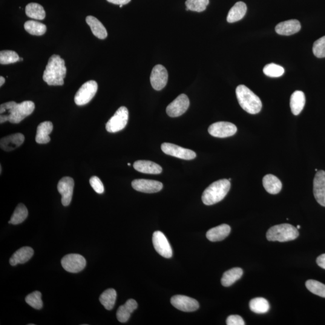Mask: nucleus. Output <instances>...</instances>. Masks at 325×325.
<instances>
[{
	"label": "nucleus",
	"instance_id": "obj_43",
	"mask_svg": "<svg viewBox=\"0 0 325 325\" xmlns=\"http://www.w3.org/2000/svg\"><path fill=\"white\" fill-rule=\"evenodd\" d=\"M316 262L319 266L322 267V269H325V254H322L318 257Z\"/></svg>",
	"mask_w": 325,
	"mask_h": 325
},
{
	"label": "nucleus",
	"instance_id": "obj_13",
	"mask_svg": "<svg viewBox=\"0 0 325 325\" xmlns=\"http://www.w3.org/2000/svg\"><path fill=\"white\" fill-rule=\"evenodd\" d=\"M168 79V71L165 67L162 65L155 66L152 69L150 77L152 87L155 90L161 91L165 87Z\"/></svg>",
	"mask_w": 325,
	"mask_h": 325
},
{
	"label": "nucleus",
	"instance_id": "obj_33",
	"mask_svg": "<svg viewBox=\"0 0 325 325\" xmlns=\"http://www.w3.org/2000/svg\"><path fill=\"white\" fill-rule=\"evenodd\" d=\"M24 28L27 32L34 36H42L47 31V26L41 22L34 21L25 22Z\"/></svg>",
	"mask_w": 325,
	"mask_h": 325
},
{
	"label": "nucleus",
	"instance_id": "obj_26",
	"mask_svg": "<svg viewBox=\"0 0 325 325\" xmlns=\"http://www.w3.org/2000/svg\"><path fill=\"white\" fill-rule=\"evenodd\" d=\"M86 21L90 27L95 36L100 39H105L108 36V31L99 19L93 16L86 17Z\"/></svg>",
	"mask_w": 325,
	"mask_h": 325
},
{
	"label": "nucleus",
	"instance_id": "obj_1",
	"mask_svg": "<svg viewBox=\"0 0 325 325\" xmlns=\"http://www.w3.org/2000/svg\"><path fill=\"white\" fill-rule=\"evenodd\" d=\"M34 108L35 105L31 101H25L19 104L15 102L2 104L0 106V122H21L26 117L33 113Z\"/></svg>",
	"mask_w": 325,
	"mask_h": 325
},
{
	"label": "nucleus",
	"instance_id": "obj_36",
	"mask_svg": "<svg viewBox=\"0 0 325 325\" xmlns=\"http://www.w3.org/2000/svg\"><path fill=\"white\" fill-rule=\"evenodd\" d=\"M209 4V0H187L186 10L201 12L206 9Z\"/></svg>",
	"mask_w": 325,
	"mask_h": 325
},
{
	"label": "nucleus",
	"instance_id": "obj_49",
	"mask_svg": "<svg viewBox=\"0 0 325 325\" xmlns=\"http://www.w3.org/2000/svg\"><path fill=\"white\" fill-rule=\"evenodd\" d=\"M128 166H131V164L130 163H128Z\"/></svg>",
	"mask_w": 325,
	"mask_h": 325
},
{
	"label": "nucleus",
	"instance_id": "obj_24",
	"mask_svg": "<svg viewBox=\"0 0 325 325\" xmlns=\"http://www.w3.org/2000/svg\"><path fill=\"white\" fill-rule=\"evenodd\" d=\"M137 302L133 299L126 301L125 304L120 306L117 311V320L121 323H125L129 320L131 313L137 309Z\"/></svg>",
	"mask_w": 325,
	"mask_h": 325
},
{
	"label": "nucleus",
	"instance_id": "obj_37",
	"mask_svg": "<svg viewBox=\"0 0 325 325\" xmlns=\"http://www.w3.org/2000/svg\"><path fill=\"white\" fill-rule=\"evenodd\" d=\"M20 57L15 51L4 50L0 52V63L8 65L19 61Z\"/></svg>",
	"mask_w": 325,
	"mask_h": 325
},
{
	"label": "nucleus",
	"instance_id": "obj_48",
	"mask_svg": "<svg viewBox=\"0 0 325 325\" xmlns=\"http://www.w3.org/2000/svg\"><path fill=\"white\" fill-rule=\"evenodd\" d=\"M122 5H119V7H120V8H121V7H122Z\"/></svg>",
	"mask_w": 325,
	"mask_h": 325
},
{
	"label": "nucleus",
	"instance_id": "obj_5",
	"mask_svg": "<svg viewBox=\"0 0 325 325\" xmlns=\"http://www.w3.org/2000/svg\"><path fill=\"white\" fill-rule=\"evenodd\" d=\"M299 234L298 230L295 226L284 223L271 227L267 232L266 237L269 241L285 242L295 240Z\"/></svg>",
	"mask_w": 325,
	"mask_h": 325
},
{
	"label": "nucleus",
	"instance_id": "obj_50",
	"mask_svg": "<svg viewBox=\"0 0 325 325\" xmlns=\"http://www.w3.org/2000/svg\"><path fill=\"white\" fill-rule=\"evenodd\" d=\"M228 180H229V181H231V178H229V179H228Z\"/></svg>",
	"mask_w": 325,
	"mask_h": 325
},
{
	"label": "nucleus",
	"instance_id": "obj_17",
	"mask_svg": "<svg viewBox=\"0 0 325 325\" xmlns=\"http://www.w3.org/2000/svg\"><path fill=\"white\" fill-rule=\"evenodd\" d=\"M313 192L317 202L325 207V172L319 171L313 182Z\"/></svg>",
	"mask_w": 325,
	"mask_h": 325
},
{
	"label": "nucleus",
	"instance_id": "obj_15",
	"mask_svg": "<svg viewBox=\"0 0 325 325\" xmlns=\"http://www.w3.org/2000/svg\"><path fill=\"white\" fill-rule=\"evenodd\" d=\"M74 181L73 178L65 177L59 181L57 189L62 195V203L63 206L70 205L73 198Z\"/></svg>",
	"mask_w": 325,
	"mask_h": 325
},
{
	"label": "nucleus",
	"instance_id": "obj_4",
	"mask_svg": "<svg viewBox=\"0 0 325 325\" xmlns=\"http://www.w3.org/2000/svg\"><path fill=\"white\" fill-rule=\"evenodd\" d=\"M231 188L228 180H219L213 183L203 192V202L206 206H212L223 200Z\"/></svg>",
	"mask_w": 325,
	"mask_h": 325
},
{
	"label": "nucleus",
	"instance_id": "obj_21",
	"mask_svg": "<svg viewBox=\"0 0 325 325\" xmlns=\"http://www.w3.org/2000/svg\"><path fill=\"white\" fill-rule=\"evenodd\" d=\"M231 232V227L226 224H222L219 226L213 228L207 232V238L211 241H222L227 237Z\"/></svg>",
	"mask_w": 325,
	"mask_h": 325
},
{
	"label": "nucleus",
	"instance_id": "obj_7",
	"mask_svg": "<svg viewBox=\"0 0 325 325\" xmlns=\"http://www.w3.org/2000/svg\"><path fill=\"white\" fill-rule=\"evenodd\" d=\"M98 91V84L94 80L86 82L79 89L74 97L77 106H84L93 100Z\"/></svg>",
	"mask_w": 325,
	"mask_h": 325
},
{
	"label": "nucleus",
	"instance_id": "obj_25",
	"mask_svg": "<svg viewBox=\"0 0 325 325\" xmlns=\"http://www.w3.org/2000/svg\"><path fill=\"white\" fill-rule=\"evenodd\" d=\"M306 105V96L303 92L296 91L290 98V108L293 114H300Z\"/></svg>",
	"mask_w": 325,
	"mask_h": 325
},
{
	"label": "nucleus",
	"instance_id": "obj_11",
	"mask_svg": "<svg viewBox=\"0 0 325 325\" xmlns=\"http://www.w3.org/2000/svg\"><path fill=\"white\" fill-rule=\"evenodd\" d=\"M189 105L188 97L185 94H181L169 104L166 108V113L172 117L180 116L188 110Z\"/></svg>",
	"mask_w": 325,
	"mask_h": 325
},
{
	"label": "nucleus",
	"instance_id": "obj_47",
	"mask_svg": "<svg viewBox=\"0 0 325 325\" xmlns=\"http://www.w3.org/2000/svg\"><path fill=\"white\" fill-rule=\"evenodd\" d=\"M23 58H19V61H22Z\"/></svg>",
	"mask_w": 325,
	"mask_h": 325
},
{
	"label": "nucleus",
	"instance_id": "obj_34",
	"mask_svg": "<svg viewBox=\"0 0 325 325\" xmlns=\"http://www.w3.org/2000/svg\"><path fill=\"white\" fill-rule=\"evenodd\" d=\"M28 214L27 207L24 204H19L16 207L8 223L12 224V225H18V224L21 223L27 218Z\"/></svg>",
	"mask_w": 325,
	"mask_h": 325
},
{
	"label": "nucleus",
	"instance_id": "obj_41",
	"mask_svg": "<svg viewBox=\"0 0 325 325\" xmlns=\"http://www.w3.org/2000/svg\"><path fill=\"white\" fill-rule=\"evenodd\" d=\"M89 182H90L92 188H93L97 194H102L105 192V187H104L102 181H101L99 177L96 176L92 177Z\"/></svg>",
	"mask_w": 325,
	"mask_h": 325
},
{
	"label": "nucleus",
	"instance_id": "obj_12",
	"mask_svg": "<svg viewBox=\"0 0 325 325\" xmlns=\"http://www.w3.org/2000/svg\"><path fill=\"white\" fill-rule=\"evenodd\" d=\"M152 243L155 251L166 258H170L172 256V249L170 243L162 232L155 231L152 236Z\"/></svg>",
	"mask_w": 325,
	"mask_h": 325
},
{
	"label": "nucleus",
	"instance_id": "obj_10",
	"mask_svg": "<svg viewBox=\"0 0 325 325\" xmlns=\"http://www.w3.org/2000/svg\"><path fill=\"white\" fill-rule=\"evenodd\" d=\"M208 130L212 136L225 138L232 136L236 133L237 128L236 126L231 122H217L210 126Z\"/></svg>",
	"mask_w": 325,
	"mask_h": 325
},
{
	"label": "nucleus",
	"instance_id": "obj_3",
	"mask_svg": "<svg viewBox=\"0 0 325 325\" xmlns=\"http://www.w3.org/2000/svg\"><path fill=\"white\" fill-rule=\"evenodd\" d=\"M235 93L238 103L244 111L252 114H257L261 111L262 103L260 98L246 86H237Z\"/></svg>",
	"mask_w": 325,
	"mask_h": 325
},
{
	"label": "nucleus",
	"instance_id": "obj_29",
	"mask_svg": "<svg viewBox=\"0 0 325 325\" xmlns=\"http://www.w3.org/2000/svg\"><path fill=\"white\" fill-rule=\"evenodd\" d=\"M243 274V270L239 267H235L224 273L221 283L224 287H229L240 280Z\"/></svg>",
	"mask_w": 325,
	"mask_h": 325
},
{
	"label": "nucleus",
	"instance_id": "obj_46",
	"mask_svg": "<svg viewBox=\"0 0 325 325\" xmlns=\"http://www.w3.org/2000/svg\"><path fill=\"white\" fill-rule=\"evenodd\" d=\"M300 228H301V226L300 225H298L297 226V229H300Z\"/></svg>",
	"mask_w": 325,
	"mask_h": 325
},
{
	"label": "nucleus",
	"instance_id": "obj_22",
	"mask_svg": "<svg viewBox=\"0 0 325 325\" xmlns=\"http://www.w3.org/2000/svg\"><path fill=\"white\" fill-rule=\"evenodd\" d=\"M33 254V249L30 247H22L11 256L10 258V264L11 266H15L18 264L25 263L30 260Z\"/></svg>",
	"mask_w": 325,
	"mask_h": 325
},
{
	"label": "nucleus",
	"instance_id": "obj_27",
	"mask_svg": "<svg viewBox=\"0 0 325 325\" xmlns=\"http://www.w3.org/2000/svg\"><path fill=\"white\" fill-rule=\"evenodd\" d=\"M264 189L270 194L275 195L280 193L282 189L281 181L274 175L268 174L264 176L263 179Z\"/></svg>",
	"mask_w": 325,
	"mask_h": 325
},
{
	"label": "nucleus",
	"instance_id": "obj_44",
	"mask_svg": "<svg viewBox=\"0 0 325 325\" xmlns=\"http://www.w3.org/2000/svg\"><path fill=\"white\" fill-rule=\"evenodd\" d=\"M110 3L117 5H125L129 3L131 0H107Z\"/></svg>",
	"mask_w": 325,
	"mask_h": 325
},
{
	"label": "nucleus",
	"instance_id": "obj_45",
	"mask_svg": "<svg viewBox=\"0 0 325 325\" xmlns=\"http://www.w3.org/2000/svg\"><path fill=\"white\" fill-rule=\"evenodd\" d=\"M5 83V79L4 77H2V76L0 77V86H2Z\"/></svg>",
	"mask_w": 325,
	"mask_h": 325
},
{
	"label": "nucleus",
	"instance_id": "obj_23",
	"mask_svg": "<svg viewBox=\"0 0 325 325\" xmlns=\"http://www.w3.org/2000/svg\"><path fill=\"white\" fill-rule=\"evenodd\" d=\"M53 129V123L50 121L40 123L37 128L36 142L39 144H46L50 142V134Z\"/></svg>",
	"mask_w": 325,
	"mask_h": 325
},
{
	"label": "nucleus",
	"instance_id": "obj_2",
	"mask_svg": "<svg viewBox=\"0 0 325 325\" xmlns=\"http://www.w3.org/2000/svg\"><path fill=\"white\" fill-rule=\"evenodd\" d=\"M67 74L65 60L59 55L52 56L43 75V80L49 86H62Z\"/></svg>",
	"mask_w": 325,
	"mask_h": 325
},
{
	"label": "nucleus",
	"instance_id": "obj_28",
	"mask_svg": "<svg viewBox=\"0 0 325 325\" xmlns=\"http://www.w3.org/2000/svg\"><path fill=\"white\" fill-rule=\"evenodd\" d=\"M246 11L247 6L244 2L242 1L236 2L229 10L227 16V21L233 23L240 21L246 15Z\"/></svg>",
	"mask_w": 325,
	"mask_h": 325
},
{
	"label": "nucleus",
	"instance_id": "obj_18",
	"mask_svg": "<svg viewBox=\"0 0 325 325\" xmlns=\"http://www.w3.org/2000/svg\"><path fill=\"white\" fill-rule=\"evenodd\" d=\"M301 28L300 21L296 19H290L281 22L276 26L275 31L280 35L290 36L299 32Z\"/></svg>",
	"mask_w": 325,
	"mask_h": 325
},
{
	"label": "nucleus",
	"instance_id": "obj_38",
	"mask_svg": "<svg viewBox=\"0 0 325 325\" xmlns=\"http://www.w3.org/2000/svg\"><path fill=\"white\" fill-rule=\"evenodd\" d=\"M42 294L38 291L34 292L27 296L25 298V302L30 306L36 310H41L43 307V302L42 301Z\"/></svg>",
	"mask_w": 325,
	"mask_h": 325
},
{
	"label": "nucleus",
	"instance_id": "obj_31",
	"mask_svg": "<svg viewBox=\"0 0 325 325\" xmlns=\"http://www.w3.org/2000/svg\"><path fill=\"white\" fill-rule=\"evenodd\" d=\"M249 308L252 312L257 314H265L269 311L270 305L266 299L257 298L250 301Z\"/></svg>",
	"mask_w": 325,
	"mask_h": 325
},
{
	"label": "nucleus",
	"instance_id": "obj_9",
	"mask_svg": "<svg viewBox=\"0 0 325 325\" xmlns=\"http://www.w3.org/2000/svg\"><path fill=\"white\" fill-rule=\"evenodd\" d=\"M161 148H162L164 153L178 158V159L191 160L194 159L197 157V154L194 151L181 147V146L174 145L173 143H163L161 146Z\"/></svg>",
	"mask_w": 325,
	"mask_h": 325
},
{
	"label": "nucleus",
	"instance_id": "obj_30",
	"mask_svg": "<svg viewBox=\"0 0 325 325\" xmlns=\"http://www.w3.org/2000/svg\"><path fill=\"white\" fill-rule=\"evenodd\" d=\"M25 13L29 18L37 20H43L46 16L44 7L35 2H31L26 5Z\"/></svg>",
	"mask_w": 325,
	"mask_h": 325
},
{
	"label": "nucleus",
	"instance_id": "obj_6",
	"mask_svg": "<svg viewBox=\"0 0 325 325\" xmlns=\"http://www.w3.org/2000/svg\"><path fill=\"white\" fill-rule=\"evenodd\" d=\"M128 117V109L123 106L120 107L106 123V130L111 133L121 131L127 124Z\"/></svg>",
	"mask_w": 325,
	"mask_h": 325
},
{
	"label": "nucleus",
	"instance_id": "obj_40",
	"mask_svg": "<svg viewBox=\"0 0 325 325\" xmlns=\"http://www.w3.org/2000/svg\"><path fill=\"white\" fill-rule=\"evenodd\" d=\"M313 51L318 58L325 57V36L321 37L314 43Z\"/></svg>",
	"mask_w": 325,
	"mask_h": 325
},
{
	"label": "nucleus",
	"instance_id": "obj_8",
	"mask_svg": "<svg viewBox=\"0 0 325 325\" xmlns=\"http://www.w3.org/2000/svg\"><path fill=\"white\" fill-rule=\"evenodd\" d=\"M61 263L66 271L78 273L82 271L85 268L86 261L81 255L71 254L65 255L62 258Z\"/></svg>",
	"mask_w": 325,
	"mask_h": 325
},
{
	"label": "nucleus",
	"instance_id": "obj_20",
	"mask_svg": "<svg viewBox=\"0 0 325 325\" xmlns=\"http://www.w3.org/2000/svg\"><path fill=\"white\" fill-rule=\"evenodd\" d=\"M133 167L137 171L143 174H160L163 170L159 165L148 160L136 161L134 162Z\"/></svg>",
	"mask_w": 325,
	"mask_h": 325
},
{
	"label": "nucleus",
	"instance_id": "obj_39",
	"mask_svg": "<svg viewBox=\"0 0 325 325\" xmlns=\"http://www.w3.org/2000/svg\"><path fill=\"white\" fill-rule=\"evenodd\" d=\"M284 69L281 66L270 63L264 67L263 73L266 76L269 77L277 78L280 77L284 74Z\"/></svg>",
	"mask_w": 325,
	"mask_h": 325
},
{
	"label": "nucleus",
	"instance_id": "obj_42",
	"mask_svg": "<svg viewBox=\"0 0 325 325\" xmlns=\"http://www.w3.org/2000/svg\"><path fill=\"white\" fill-rule=\"evenodd\" d=\"M227 325H244L245 322L242 318L238 315L229 316L226 319Z\"/></svg>",
	"mask_w": 325,
	"mask_h": 325
},
{
	"label": "nucleus",
	"instance_id": "obj_35",
	"mask_svg": "<svg viewBox=\"0 0 325 325\" xmlns=\"http://www.w3.org/2000/svg\"><path fill=\"white\" fill-rule=\"evenodd\" d=\"M306 286L310 292L325 298V285L321 282L310 280L306 282Z\"/></svg>",
	"mask_w": 325,
	"mask_h": 325
},
{
	"label": "nucleus",
	"instance_id": "obj_14",
	"mask_svg": "<svg viewBox=\"0 0 325 325\" xmlns=\"http://www.w3.org/2000/svg\"><path fill=\"white\" fill-rule=\"evenodd\" d=\"M171 303L177 309L185 312H193L199 309V303L195 299L184 295H176L171 298Z\"/></svg>",
	"mask_w": 325,
	"mask_h": 325
},
{
	"label": "nucleus",
	"instance_id": "obj_32",
	"mask_svg": "<svg viewBox=\"0 0 325 325\" xmlns=\"http://www.w3.org/2000/svg\"><path fill=\"white\" fill-rule=\"evenodd\" d=\"M117 293L116 290L109 289L104 292L100 297V303L108 310L113 309L116 300Z\"/></svg>",
	"mask_w": 325,
	"mask_h": 325
},
{
	"label": "nucleus",
	"instance_id": "obj_19",
	"mask_svg": "<svg viewBox=\"0 0 325 325\" xmlns=\"http://www.w3.org/2000/svg\"><path fill=\"white\" fill-rule=\"evenodd\" d=\"M25 137L21 133L9 135L2 138L0 141V146L5 151H11L18 148L24 142Z\"/></svg>",
	"mask_w": 325,
	"mask_h": 325
},
{
	"label": "nucleus",
	"instance_id": "obj_16",
	"mask_svg": "<svg viewBox=\"0 0 325 325\" xmlns=\"http://www.w3.org/2000/svg\"><path fill=\"white\" fill-rule=\"evenodd\" d=\"M131 185L136 191L146 194L159 192L163 186L160 181L145 179L134 180L132 181Z\"/></svg>",
	"mask_w": 325,
	"mask_h": 325
}]
</instances>
